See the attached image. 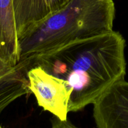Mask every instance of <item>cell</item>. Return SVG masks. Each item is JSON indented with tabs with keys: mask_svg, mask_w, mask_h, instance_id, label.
Listing matches in <instances>:
<instances>
[{
	"mask_svg": "<svg viewBox=\"0 0 128 128\" xmlns=\"http://www.w3.org/2000/svg\"><path fill=\"white\" fill-rule=\"evenodd\" d=\"M126 41L118 31L73 41L28 57L61 79L71 91L69 112H78L94 102L126 73Z\"/></svg>",
	"mask_w": 128,
	"mask_h": 128,
	"instance_id": "1",
	"label": "cell"
},
{
	"mask_svg": "<svg viewBox=\"0 0 128 128\" xmlns=\"http://www.w3.org/2000/svg\"><path fill=\"white\" fill-rule=\"evenodd\" d=\"M113 0H69L19 37L20 60L113 30Z\"/></svg>",
	"mask_w": 128,
	"mask_h": 128,
	"instance_id": "2",
	"label": "cell"
},
{
	"mask_svg": "<svg viewBox=\"0 0 128 128\" xmlns=\"http://www.w3.org/2000/svg\"><path fill=\"white\" fill-rule=\"evenodd\" d=\"M27 77L30 91L36 97L39 106L62 121L68 120L71 92L64 81L39 66L30 65Z\"/></svg>",
	"mask_w": 128,
	"mask_h": 128,
	"instance_id": "3",
	"label": "cell"
},
{
	"mask_svg": "<svg viewBox=\"0 0 128 128\" xmlns=\"http://www.w3.org/2000/svg\"><path fill=\"white\" fill-rule=\"evenodd\" d=\"M98 128H128V82L121 79L111 85L93 103Z\"/></svg>",
	"mask_w": 128,
	"mask_h": 128,
	"instance_id": "4",
	"label": "cell"
},
{
	"mask_svg": "<svg viewBox=\"0 0 128 128\" xmlns=\"http://www.w3.org/2000/svg\"><path fill=\"white\" fill-rule=\"evenodd\" d=\"M69 0H13L18 38L30 26L64 6Z\"/></svg>",
	"mask_w": 128,
	"mask_h": 128,
	"instance_id": "5",
	"label": "cell"
},
{
	"mask_svg": "<svg viewBox=\"0 0 128 128\" xmlns=\"http://www.w3.org/2000/svg\"><path fill=\"white\" fill-rule=\"evenodd\" d=\"M0 58L12 65L20 61L13 0H0Z\"/></svg>",
	"mask_w": 128,
	"mask_h": 128,
	"instance_id": "6",
	"label": "cell"
},
{
	"mask_svg": "<svg viewBox=\"0 0 128 128\" xmlns=\"http://www.w3.org/2000/svg\"><path fill=\"white\" fill-rule=\"evenodd\" d=\"M29 69L28 60H21L16 71L0 80V116L13 101L31 92L27 77Z\"/></svg>",
	"mask_w": 128,
	"mask_h": 128,
	"instance_id": "7",
	"label": "cell"
},
{
	"mask_svg": "<svg viewBox=\"0 0 128 128\" xmlns=\"http://www.w3.org/2000/svg\"><path fill=\"white\" fill-rule=\"evenodd\" d=\"M18 68V63L16 65H12L0 58V80L13 72Z\"/></svg>",
	"mask_w": 128,
	"mask_h": 128,
	"instance_id": "8",
	"label": "cell"
},
{
	"mask_svg": "<svg viewBox=\"0 0 128 128\" xmlns=\"http://www.w3.org/2000/svg\"><path fill=\"white\" fill-rule=\"evenodd\" d=\"M51 122H52V126L53 128L74 127L73 125L69 123V121L68 120H66V121H62L60 118L54 116H53V118L51 120Z\"/></svg>",
	"mask_w": 128,
	"mask_h": 128,
	"instance_id": "9",
	"label": "cell"
}]
</instances>
